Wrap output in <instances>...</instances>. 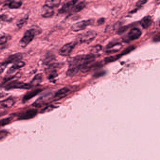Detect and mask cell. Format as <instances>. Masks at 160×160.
Masks as SVG:
<instances>
[{"mask_svg": "<svg viewBox=\"0 0 160 160\" xmlns=\"http://www.w3.org/2000/svg\"><path fill=\"white\" fill-rule=\"evenodd\" d=\"M95 55L94 54L82 55L70 58L68 60L70 67H74L81 70L94 61Z\"/></svg>", "mask_w": 160, "mask_h": 160, "instance_id": "6da1fadb", "label": "cell"}, {"mask_svg": "<svg viewBox=\"0 0 160 160\" xmlns=\"http://www.w3.org/2000/svg\"><path fill=\"white\" fill-rule=\"evenodd\" d=\"M97 33L95 31L90 30L80 33L77 36V42L80 43L89 44L95 38Z\"/></svg>", "mask_w": 160, "mask_h": 160, "instance_id": "7a4b0ae2", "label": "cell"}, {"mask_svg": "<svg viewBox=\"0 0 160 160\" xmlns=\"http://www.w3.org/2000/svg\"><path fill=\"white\" fill-rule=\"evenodd\" d=\"M36 32L35 29H30L26 31L19 42V45L22 48H25L35 38Z\"/></svg>", "mask_w": 160, "mask_h": 160, "instance_id": "3957f363", "label": "cell"}, {"mask_svg": "<svg viewBox=\"0 0 160 160\" xmlns=\"http://www.w3.org/2000/svg\"><path fill=\"white\" fill-rule=\"evenodd\" d=\"M32 86L31 84H27L20 82V81H13L9 82L5 86V88L6 90L13 89H29L32 87Z\"/></svg>", "mask_w": 160, "mask_h": 160, "instance_id": "277c9868", "label": "cell"}, {"mask_svg": "<svg viewBox=\"0 0 160 160\" xmlns=\"http://www.w3.org/2000/svg\"><path fill=\"white\" fill-rule=\"evenodd\" d=\"M93 22V20L92 19L82 20L73 24L71 27V29L72 31L75 32L83 30L87 27V26L91 25Z\"/></svg>", "mask_w": 160, "mask_h": 160, "instance_id": "5b68a950", "label": "cell"}, {"mask_svg": "<svg viewBox=\"0 0 160 160\" xmlns=\"http://www.w3.org/2000/svg\"><path fill=\"white\" fill-rule=\"evenodd\" d=\"M77 44V42H73L68 43L64 46H62L59 51L60 55L63 56L69 55L72 53V51L74 49Z\"/></svg>", "mask_w": 160, "mask_h": 160, "instance_id": "8992f818", "label": "cell"}, {"mask_svg": "<svg viewBox=\"0 0 160 160\" xmlns=\"http://www.w3.org/2000/svg\"><path fill=\"white\" fill-rule=\"evenodd\" d=\"M38 111L36 109H30L24 111L19 114L18 119L21 120L30 119L35 118L37 114Z\"/></svg>", "mask_w": 160, "mask_h": 160, "instance_id": "52a82bcc", "label": "cell"}, {"mask_svg": "<svg viewBox=\"0 0 160 160\" xmlns=\"http://www.w3.org/2000/svg\"><path fill=\"white\" fill-rule=\"evenodd\" d=\"M142 31L138 28H132L128 34V37L130 41L137 40L142 35Z\"/></svg>", "mask_w": 160, "mask_h": 160, "instance_id": "ba28073f", "label": "cell"}, {"mask_svg": "<svg viewBox=\"0 0 160 160\" xmlns=\"http://www.w3.org/2000/svg\"><path fill=\"white\" fill-rule=\"evenodd\" d=\"M77 2V1H71L68 2L62 5L61 8L58 11V12L60 14H64L70 12L72 9L74 7L75 4Z\"/></svg>", "mask_w": 160, "mask_h": 160, "instance_id": "9c48e42d", "label": "cell"}, {"mask_svg": "<svg viewBox=\"0 0 160 160\" xmlns=\"http://www.w3.org/2000/svg\"><path fill=\"white\" fill-rule=\"evenodd\" d=\"M22 58H23V55L21 53H16V54H14L12 55L8 56L4 62L8 65V64H11V63H14V62H18L20 61Z\"/></svg>", "mask_w": 160, "mask_h": 160, "instance_id": "30bf717a", "label": "cell"}, {"mask_svg": "<svg viewBox=\"0 0 160 160\" xmlns=\"http://www.w3.org/2000/svg\"><path fill=\"white\" fill-rule=\"evenodd\" d=\"M25 64L24 62L20 61L18 62H15L12 67H11L8 70L7 73L8 74H12L15 72H16L17 70H18L21 68L25 66Z\"/></svg>", "mask_w": 160, "mask_h": 160, "instance_id": "8fae6325", "label": "cell"}, {"mask_svg": "<svg viewBox=\"0 0 160 160\" xmlns=\"http://www.w3.org/2000/svg\"><path fill=\"white\" fill-rule=\"evenodd\" d=\"M14 104L15 101L12 98H8L0 102V108H10Z\"/></svg>", "mask_w": 160, "mask_h": 160, "instance_id": "7c38bea8", "label": "cell"}, {"mask_svg": "<svg viewBox=\"0 0 160 160\" xmlns=\"http://www.w3.org/2000/svg\"><path fill=\"white\" fill-rule=\"evenodd\" d=\"M70 91V89L68 88V87H65L59 90L56 92L54 98L56 100L60 99L61 98H63L68 93H69Z\"/></svg>", "mask_w": 160, "mask_h": 160, "instance_id": "4fadbf2b", "label": "cell"}, {"mask_svg": "<svg viewBox=\"0 0 160 160\" xmlns=\"http://www.w3.org/2000/svg\"><path fill=\"white\" fill-rule=\"evenodd\" d=\"M42 91L41 89H38L35 90L31 91L26 93V95H25L24 98L23 99V102H26L30 99L33 98V97L35 96L38 93H40Z\"/></svg>", "mask_w": 160, "mask_h": 160, "instance_id": "5bb4252c", "label": "cell"}, {"mask_svg": "<svg viewBox=\"0 0 160 160\" xmlns=\"http://www.w3.org/2000/svg\"><path fill=\"white\" fill-rule=\"evenodd\" d=\"M152 20L151 17L149 16L144 17L140 21V24L142 27L144 29H147L150 27L152 24Z\"/></svg>", "mask_w": 160, "mask_h": 160, "instance_id": "9a60e30c", "label": "cell"}, {"mask_svg": "<svg viewBox=\"0 0 160 160\" xmlns=\"http://www.w3.org/2000/svg\"><path fill=\"white\" fill-rule=\"evenodd\" d=\"M43 9V12L42 16L44 18H50V17L53 16V15L54 14V12L52 9V8H49L47 7L44 6Z\"/></svg>", "mask_w": 160, "mask_h": 160, "instance_id": "2e32d148", "label": "cell"}, {"mask_svg": "<svg viewBox=\"0 0 160 160\" xmlns=\"http://www.w3.org/2000/svg\"><path fill=\"white\" fill-rule=\"evenodd\" d=\"M60 1L55 0V1H46L45 2V6L49 8H53L57 7L60 4Z\"/></svg>", "mask_w": 160, "mask_h": 160, "instance_id": "e0dca14e", "label": "cell"}, {"mask_svg": "<svg viewBox=\"0 0 160 160\" xmlns=\"http://www.w3.org/2000/svg\"><path fill=\"white\" fill-rule=\"evenodd\" d=\"M22 2L21 1H10L8 2V3L7 4V5L8 6L9 8H12V9H16V8H18L22 6Z\"/></svg>", "mask_w": 160, "mask_h": 160, "instance_id": "ac0fdd59", "label": "cell"}, {"mask_svg": "<svg viewBox=\"0 0 160 160\" xmlns=\"http://www.w3.org/2000/svg\"><path fill=\"white\" fill-rule=\"evenodd\" d=\"M85 5H86V3L85 2H81L73 8V12L74 13L78 12L83 9L85 7Z\"/></svg>", "mask_w": 160, "mask_h": 160, "instance_id": "d6986e66", "label": "cell"}, {"mask_svg": "<svg viewBox=\"0 0 160 160\" xmlns=\"http://www.w3.org/2000/svg\"><path fill=\"white\" fill-rule=\"evenodd\" d=\"M42 81V75L41 74H38L34 77L30 84L33 86V85H38L41 83Z\"/></svg>", "mask_w": 160, "mask_h": 160, "instance_id": "ffe728a7", "label": "cell"}, {"mask_svg": "<svg viewBox=\"0 0 160 160\" xmlns=\"http://www.w3.org/2000/svg\"><path fill=\"white\" fill-rule=\"evenodd\" d=\"M79 69L78 68L74 67H69V69L67 72L66 74L69 77H73L76 75L79 71Z\"/></svg>", "mask_w": 160, "mask_h": 160, "instance_id": "44dd1931", "label": "cell"}, {"mask_svg": "<svg viewBox=\"0 0 160 160\" xmlns=\"http://www.w3.org/2000/svg\"><path fill=\"white\" fill-rule=\"evenodd\" d=\"M122 56H123L120 54L117 55H115V56H109V57H106V58H105L104 62L106 64L109 63V62H113L118 60V59H119Z\"/></svg>", "mask_w": 160, "mask_h": 160, "instance_id": "7402d4cb", "label": "cell"}, {"mask_svg": "<svg viewBox=\"0 0 160 160\" xmlns=\"http://www.w3.org/2000/svg\"><path fill=\"white\" fill-rule=\"evenodd\" d=\"M28 18V16H25V17L21 18L20 20H18L17 23V25L18 27L21 28V27H23V25L27 22Z\"/></svg>", "mask_w": 160, "mask_h": 160, "instance_id": "603a6c76", "label": "cell"}, {"mask_svg": "<svg viewBox=\"0 0 160 160\" xmlns=\"http://www.w3.org/2000/svg\"><path fill=\"white\" fill-rule=\"evenodd\" d=\"M12 119L10 118H6L2 119L0 120V127H2L6 125H8L11 123Z\"/></svg>", "mask_w": 160, "mask_h": 160, "instance_id": "cb8c5ba5", "label": "cell"}, {"mask_svg": "<svg viewBox=\"0 0 160 160\" xmlns=\"http://www.w3.org/2000/svg\"><path fill=\"white\" fill-rule=\"evenodd\" d=\"M134 48H135V47L133 46H130V47H128V48H126L123 52L121 53V55H125L128 54L130 52H132V50H134Z\"/></svg>", "mask_w": 160, "mask_h": 160, "instance_id": "d4e9b609", "label": "cell"}, {"mask_svg": "<svg viewBox=\"0 0 160 160\" xmlns=\"http://www.w3.org/2000/svg\"><path fill=\"white\" fill-rule=\"evenodd\" d=\"M57 76V72L55 70H52L50 71V73L48 75V78L50 79H53L54 78H56Z\"/></svg>", "mask_w": 160, "mask_h": 160, "instance_id": "484cf974", "label": "cell"}, {"mask_svg": "<svg viewBox=\"0 0 160 160\" xmlns=\"http://www.w3.org/2000/svg\"><path fill=\"white\" fill-rule=\"evenodd\" d=\"M8 38L6 36L3 35L0 37V45H3L7 42Z\"/></svg>", "mask_w": 160, "mask_h": 160, "instance_id": "4316f807", "label": "cell"}, {"mask_svg": "<svg viewBox=\"0 0 160 160\" xmlns=\"http://www.w3.org/2000/svg\"><path fill=\"white\" fill-rule=\"evenodd\" d=\"M7 65V64L4 62H2V63L0 64V74H1L2 73L3 71H4V70H5L6 68Z\"/></svg>", "mask_w": 160, "mask_h": 160, "instance_id": "83f0119b", "label": "cell"}, {"mask_svg": "<svg viewBox=\"0 0 160 160\" xmlns=\"http://www.w3.org/2000/svg\"><path fill=\"white\" fill-rule=\"evenodd\" d=\"M11 20V18H9L8 16H7L6 15H0V20L1 21H9Z\"/></svg>", "mask_w": 160, "mask_h": 160, "instance_id": "f1b7e54d", "label": "cell"}, {"mask_svg": "<svg viewBox=\"0 0 160 160\" xmlns=\"http://www.w3.org/2000/svg\"><path fill=\"white\" fill-rule=\"evenodd\" d=\"M54 107H52V106H48L47 107L45 108H44L42 110V113H46L48 111H49L51 110L52 108H54Z\"/></svg>", "mask_w": 160, "mask_h": 160, "instance_id": "f546056e", "label": "cell"}, {"mask_svg": "<svg viewBox=\"0 0 160 160\" xmlns=\"http://www.w3.org/2000/svg\"><path fill=\"white\" fill-rule=\"evenodd\" d=\"M147 2V1H143V0H140V1H138L136 3V6L138 7H141L142 5H143V4H145L146 2Z\"/></svg>", "mask_w": 160, "mask_h": 160, "instance_id": "4dcf8cb0", "label": "cell"}, {"mask_svg": "<svg viewBox=\"0 0 160 160\" xmlns=\"http://www.w3.org/2000/svg\"><path fill=\"white\" fill-rule=\"evenodd\" d=\"M104 22H105V18H101L97 21V24H98V25H102V24H104Z\"/></svg>", "mask_w": 160, "mask_h": 160, "instance_id": "1f68e13d", "label": "cell"}, {"mask_svg": "<svg viewBox=\"0 0 160 160\" xmlns=\"http://www.w3.org/2000/svg\"><path fill=\"white\" fill-rule=\"evenodd\" d=\"M154 41L155 42H159L160 41V34L158 33V35L155 36L154 38Z\"/></svg>", "mask_w": 160, "mask_h": 160, "instance_id": "d6a6232c", "label": "cell"}, {"mask_svg": "<svg viewBox=\"0 0 160 160\" xmlns=\"http://www.w3.org/2000/svg\"><path fill=\"white\" fill-rule=\"evenodd\" d=\"M7 95V94H6V93H4L3 92L0 91V98L3 97Z\"/></svg>", "mask_w": 160, "mask_h": 160, "instance_id": "836d02e7", "label": "cell"}]
</instances>
